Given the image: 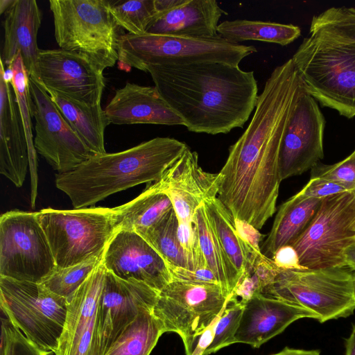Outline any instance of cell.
<instances>
[{
	"label": "cell",
	"mask_w": 355,
	"mask_h": 355,
	"mask_svg": "<svg viewBox=\"0 0 355 355\" xmlns=\"http://www.w3.org/2000/svg\"><path fill=\"white\" fill-rule=\"evenodd\" d=\"M110 123L184 125L155 86L126 83L105 108Z\"/></svg>",
	"instance_id": "obj_22"
},
{
	"label": "cell",
	"mask_w": 355,
	"mask_h": 355,
	"mask_svg": "<svg viewBox=\"0 0 355 355\" xmlns=\"http://www.w3.org/2000/svg\"><path fill=\"white\" fill-rule=\"evenodd\" d=\"M106 0H50L60 49L83 55L103 71L118 62L121 35Z\"/></svg>",
	"instance_id": "obj_6"
},
{
	"label": "cell",
	"mask_w": 355,
	"mask_h": 355,
	"mask_svg": "<svg viewBox=\"0 0 355 355\" xmlns=\"http://www.w3.org/2000/svg\"><path fill=\"white\" fill-rule=\"evenodd\" d=\"M345 355H355V323L350 335L345 340Z\"/></svg>",
	"instance_id": "obj_48"
},
{
	"label": "cell",
	"mask_w": 355,
	"mask_h": 355,
	"mask_svg": "<svg viewBox=\"0 0 355 355\" xmlns=\"http://www.w3.org/2000/svg\"><path fill=\"white\" fill-rule=\"evenodd\" d=\"M184 0H155L158 15L170 10L182 4Z\"/></svg>",
	"instance_id": "obj_46"
},
{
	"label": "cell",
	"mask_w": 355,
	"mask_h": 355,
	"mask_svg": "<svg viewBox=\"0 0 355 355\" xmlns=\"http://www.w3.org/2000/svg\"><path fill=\"white\" fill-rule=\"evenodd\" d=\"M355 243V193L324 198L311 222L290 245L307 270L343 267L345 250Z\"/></svg>",
	"instance_id": "obj_11"
},
{
	"label": "cell",
	"mask_w": 355,
	"mask_h": 355,
	"mask_svg": "<svg viewBox=\"0 0 355 355\" xmlns=\"http://www.w3.org/2000/svg\"><path fill=\"white\" fill-rule=\"evenodd\" d=\"M146 72L187 130L196 133L243 128L259 96L254 72L225 62L153 66Z\"/></svg>",
	"instance_id": "obj_2"
},
{
	"label": "cell",
	"mask_w": 355,
	"mask_h": 355,
	"mask_svg": "<svg viewBox=\"0 0 355 355\" xmlns=\"http://www.w3.org/2000/svg\"><path fill=\"white\" fill-rule=\"evenodd\" d=\"M105 271L101 261L69 301L55 355H100L97 310Z\"/></svg>",
	"instance_id": "obj_18"
},
{
	"label": "cell",
	"mask_w": 355,
	"mask_h": 355,
	"mask_svg": "<svg viewBox=\"0 0 355 355\" xmlns=\"http://www.w3.org/2000/svg\"><path fill=\"white\" fill-rule=\"evenodd\" d=\"M217 33L233 44L248 40L261 41L286 46L301 34L293 24L247 19L225 20L217 27Z\"/></svg>",
	"instance_id": "obj_30"
},
{
	"label": "cell",
	"mask_w": 355,
	"mask_h": 355,
	"mask_svg": "<svg viewBox=\"0 0 355 355\" xmlns=\"http://www.w3.org/2000/svg\"><path fill=\"white\" fill-rule=\"evenodd\" d=\"M0 63V173L21 187L30 168L29 149L12 71L1 60Z\"/></svg>",
	"instance_id": "obj_20"
},
{
	"label": "cell",
	"mask_w": 355,
	"mask_h": 355,
	"mask_svg": "<svg viewBox=\"0 0 355 355\" xmlns=\"http://www.w3.org/2000/svg\"><path fill=\"white\" fill-rule=\"evenodd\" d=\"M245 303L235 299H229L216 325L212 343L205 350L204 355H210L220 349L236 343L238 331Z\"/></svg>",
	"instance_id": "obj_37"
},
{
	"label": "cell",
	"mask_w": 355,
	"mask_h": 355,
	"mask_svg": "<svg viewBox=\"0 0 355 355\" xmlns=\"http://www.w3.org/2000/svg\"><path fill=\"white\" fill-rule=\"evenodd\" d=\"M57 266L37 212L9 211L0 217V277L42 283Z\"/></svg>",
	"instance_id": "obj_12"
},
{
	"label": "cell",
	"mask_w": 355,
	"mask_h": 355,
	"mask_svg": "<svg viewBox=\"0 0 355 355\" xmlns=\"http://www.w3.org/2000/svg\"><path fill=\"white\" fill-rule=\"evenodd\" d=\"M102 262L116 277L144 283L159 292L172 281L164 259L133 231L117 230L105 248Z\"/></svg>",
	"instance_id": "obj_17"
},
{
	"label": "cell",
	"mask_w": 355,
	"mask_h": 355,
	"mask_svg": "<svg viewBox=\"0 0 355 355\" xmlns=\"http://www.w3.org/2000/svg\"><path fill=\"white\" fill-rule=\"evenodd\" d=\"M69 301L42 283L0 277V307L12 323L38 347L55 353Z\"/></svg>",
	"instance_id": "obj_9"
},
{
	"label": "cell",
	"mask_w": 355,
	"mask_h": 355,
	"mask_svg": "<svg viewBox=\"0 0 355 355\" xmlns=\"http://www.w3.org/2000/svg\"><path fill=\"white\" fill-rule=\"evenodd\" d=\"M291 59L309 95L342 116H355V44H336L309 35Z\"/></svg>",
	"instance_id": "obj_5"
},
{
	"label": "cell",
	"mask_w": 355,
	"mask_h": 355,
	"mask_svg": "<svg viewBox=\"0 0 355 355\" xmlns=\"http://www.w3.org/2000/svg\"><path fill=\"white\" fill-rule=\"evenodd\" d=\"M263 294L302 307L323 323L353 314L354 272L347 266L281 270Z\"/></svg>",
	"instance_id": "obj_7"
},
{
	"label": "cell",
	"mask_w": 355,
	"mask_h": 355,
	"mask_svg": "<svg viewBox=\"0 0 355 355\" xmlns=\"http://www.w3.org/2000/svg\"><path fill=\"white\" fill-rule=\"evenodd\" d=\"M172 208L168 195L155 182L132 200L112 208L116 231L129 230L141 235Z\"/></svg>",
	"instance_id": "obj_27"
},
{
	"label": "cell",
	"mask_w": 355,
	"mask_h": 355,
	"mask_svg": "<svg viewBox=\"0 0 355 355\" xmlns=\"http://www.w3.org/2000/svg\"><path fill=\"white\" fill-rule=\"evenodd\" d=\"M310 36L336 44H355V8L332 7L311 20Z\"/></svg>",
	"instance_id": "obj_33"
},
{
	"label": "cell",
	"mask_w": 355,
	"mask_h": 355,
	"mask_svg": "<svg viewBox=\"0 0 355 355\" xmlns=\"http://www.w3.org/2000/svg\"><path fill=\"white\" fill-rule=\"evenodd\" d=\"M193 223L207 266L216 276L220 287L230 297L240 281L241 275L225 253L209 220L204 202L197 208Z\"/></svg>",
	"instance_id": "obj_28"
},
{
	"label": "cell",
	"mask_w": 355,
	"mask_h": 355,
	"mask_svg": "<svg viewBox=\"0 0 355 355\" xmlns=\"http://www.w3.org/2000/svg\"><path fill=\"white\" fill-rule=\"evenodd\" d=\"M311 178L335 182L347 191L355 193V150L343 160L331 165L317 164L311 168Z\"/></svg>",
	"instance_id": "obj_39"
},
{
	"label": "cell",
	"mask_w": 355,
	"mask_h": 355,
	"mask_svg": "<svg viewBox=\"0 0 355 355\" xmlns=\"http://www.w3.org/2000/svg\"><path fill=\"white\" fill-rule=\"evenodd\" d=\"M272 260L281 270L305 269L300 265L296 251L289 245L277 250L272 256Z\"/></svg>",
	"instance_id": "obj_43"
},
{
	"label": "cell",
	"mask_w": 355,
	"mask_h": 355,
	"mask_svg": "<svg viewBox=\"0 0 355 355\" xmlns=\"http://www.w3.org/2000/svg\"><path fill=\"white\" fill-rule=\"evenodd\" d=\"M14 2L15 0H0V13H5Z\"/></svg>",
	"instance_id": "obj_49"
},
{
	"label": "cell",
	"mask_w": 355,
	"mask_h": 355,
	"mask_svg": "<svg viewBox=\"0 0 355 355\" xmlns=\"http://www.w3.org/2000/svg\"><path fill=\"white\" fill-rule=\"evenodd\" d=\"M236 227L241 239L248 248L257 257L261 256V248L259 242L262 235L259 230L245 220L235 219Z\"/></svg>",
	"instance_id": "obj_42"
},
{
	"label": "cell",
	"mask_w": 355,
	"mask_h": 355,
	"mask_svg": "<svg viewBox=\"0 0 355 355\" xmlns=\"http://www.w3.org/2000/svg\"><path fill=\"white\" fill-rule=\"evenodd\" d=\"M322 200L298 192L282 204L262 245V253L272 256L279 248L291 245L309 226Z\"/></svg>",
	"instance_id": "obj_25"
},
{
	"label": "cell",
	"mask_w": 355,
	"mask_h": 355,
	"mask_svg": "<svg viewBox=\"0 0 355 355\" xmlns=\"http://www.w3.org/2000/svg\"><path fill=\"white\" fill-rule=\"evenodd\" d=\"M204 203L219 241L241 278L251 272L259 257L241 239L236 227L235 218L217 197L207 199Z\"/></svg>",
	"instance_id": "obj_29"
},
{
	"label": "cell",
	"mask_w": 355,
	"mask_h": 355,
	"mask_svg": "<svg viewBox=\"0 0 355 355\" xmlns=\"http://www.w3.org/2000/svg\"><path fill=\"white\" fill-rule=\"evenodd\" d=\"M302 86L294 64L277 67L259 95L252 118L229 148L218 175L217 198L235 219L260 230L276 211L282 181L279 153Z\"/></svg>",
	"instance_id": "obj_1"
},
{
	"label": "cell",
	"mask_w": 355,
	"mask_h": 355,
	"mask_svg": "<svg viewBox=\"0 0 355 355\" xmlns=\"http://www.w3.org/2000/svg\"><path fill=\"white\" fill-rule=\"evenodd\" d=\"M166 265L171 273L172 281L179 280L220 286L216 276L209 268L191 270L169 263H166Z\"/></svg>",
	"instance_id": "obj_41"
},
{
	"label": "cell",
	"mask_w": 355,
	"mask_h": 355,
	"mask_svg": "<svg viewBox=\"0 0 355 355\" xmlns=\"http://www.w3.org/2000/svg\"><path fill=\"white\" fill-rule=\"evenodd\" d=\"M29 90L31 112L35 120L36 152L59 173L72 171L94 155L32 75L29 76Z\"/></svg>",
	"instance_id": "obj_13"
},
{
	"label": "cell",
	"mask_w": 355,
	"mask_h": 355,
	"mask_svg": "<svg viewBox=\"0 0 355 355\" xmlns=\"http://www.w3.org/2000/svg\"><path fill=\"white\" fill-rule=\"evenodd\" d=\"M103 256V254L94 257L78 264L67 268L57 267L42 284L54 294L69 301L76 291L101 262Z\"/></svg>",
	"instance_id": "obj_35"
},
{
	"label": "cell",
	"mask_w": 355,
	"mask_h": 355,
	"mask_svg": "<svg viewBox=\"0 0 355 355\" xmlns=\"http://www.w3.org/2000/svg\"><path fill=\"white\" fill-rule=\"evenodd\" d=\"M159 293L144 283L121 279L106 270L97 310L100 355H105L141 309H153Z\"/></svg>",
	"instance_id": "obj_16"
},
{
	"label": "cell",
	"mask_w": 355,
	"mask_h": 355,
	"mask_svg": "<svg viewBox=\"0 0 355 355\" xmlns=\"http://www.w3.org/2000/svg\"><path fill=\"white\" fill-rule=\"evenodd\" d=\"M188 146L176 139L155 137L123 151L97 154L76 168L55 175V186L75 209L95 205L115 193L159 181Z\"/></svg>",
	"instance_id": "obj_3"
},
{
	"label": "cell",
	"mask_w": 355,
	"mask_h": 355,
	"mask_svg": "<svg viewBox=\"0 0 355 355\" xmlns=\"http://www.w3.org/2000/svg\"><path fill=\"white\" fill-rule=\"evenodd\" d=\"M344 261L345 266L355 272V243L345 250Z\"/></svg>",
	"instance_id": "obj_47"
},
{
	"label": "cell",
	"mask_w": 355,
	"mask_h": 355,
	"mask_svg": "<svg viewBox=\"0 0 355 355\" xmlns=\"http://www.w3.org/2000/svg\"><path fill=\"white\" fill-rule=\"evenodd\" d=\"M37 216L58 268L72 266L103 254L116 232L112 208H46Z\"/></svg>",
	"instance_id": "obj_8"
},
{
	"label": "cell",
	"mask_w": 355,
	"mask_h": 355,
	"mask_svg": "<svg viewBox=\"0 0 355 355\" xmlns=\"http://www.w3.org/2000/svg\"><path fill=\"white\" fill-rule=\"evenodd\" d=\"M345 191H347L335 182L321 178H310L308 183L299 192L306 197L324 199Z\"/></svg>",
	"instance_id": "obj_40"
},
{
	"label": "cell",
	"mask_w": 355,
	"mask_h": 355,
	"mask_svg": "<svg viewBox=\"0 0 355 355\" xmlns=\"http://www.w3.org/2000/svg\"><path fill=\"white\" fill-rule=\"evenodd\" d=\"M324 126L325 120L317 101L302 85L282 141V180L301 175L323 158Z\"/></svg>",
	"instance_id": "obj_15"
},
{
	"label": "cell",
	"mask_w": 355,
	"mask_h": 355,
	"mask_svg": "<svg viewBox=\"0 0 355 355\" xmlns=\"http://www.w3.org/2000/svg\"><path fill=\"white\" fill-rule=\"evenodd\" d=\"M103 72L87 58L58 49L40 51L32 76L46 89L94 105L101 103Z\"/></svg>",
	"instance_id": "obj_14"
},
{
	"label": "cell",
	"mask_w": 355,
	"mask_h": 355,
	"mask_svg": "<svg viewBox=\"0 0 355 355\" xmlns=\"http://www.w3.org/2000/svg\"><path fill=\"white\" fill-rule=\"evenodd\" d=\"M270 355H321V353L318 349L307 350L286 347L280 352Z\"/></svg>",
	"instance_id": "obj_45"
},
{
	"label": "cell",
	"mask_w": 355,
	"mask_h": 355,
	"mask_svg": "<svg viewBox=\"0 0 355 355\" xmlns=\"http://www.w3.org/2000/svg\"><path fill=\"white\" fill-rule=\"evenodd\" d=\"M110 10L116 24L132 35L146 33L158 15L155 0L110 1Z\"/></svg>",
	"instance_id": "obj_34"
},
{
	"label": "cell",
	"mask_w": 355,
	"mask_h": 355,
	"mask_svg": "<svg viewBox=\"0 0 355 355\" xmlns=\"http://www.w3.org/2000/svg\"><path fill=\"white\" fill-rule=\"evenodd\" d=\"M153 309H141L105 355H150L159 338L164 334Z\"/></svg>",
	"instance_id": "obj_31"
},
{
	"label": "cell",
	"mask_w": 355,
	"mask_h": 355,
	"mask_svg": "<svg viewBox=\"0 0 355 355\" xmlns=\"http://www.w3.org/2000/svg\"><path fill=\"white\" fill-rule=\"evenodd\" d=\"M169 197L178 223H193L197 208L218 196V175L205 171L189 147L157 182Z\"/></svg>",
	"instance_id": "obj_19"
},
{
	"label": "cell",
	"mask_w": 355,
	"mask_h": 355,
	"mask_svg": "<svg viewBox=\"0 0 355 355\" xmlns=\"http://www.w3.org/2000/svg\"><path fill=\"white\" fill-rule=\"evenodd\" d=\"M225 12L215 0H184L177 7L159 14L146 30L158 35L214 37Z\"/></svg>",
	"instance_id": "obj_24"
},
{
	"label": "cell",
	"mask_w": 355,
	"mask_h": 355,
	"mask_svg": "<svg viewBox=\"0 0 355 355\" xmlns=\"http://www.w3.org/2000/svg\"><path fill=\"white\" fill-rule=\"evenodd\" d=\"M45 90L87 148L94 155L105 153V130L110 122L101 104L87 105L55 91Z\"/></svg>",
	"instance_id": "obj_26"
},
{
	"label": "cell",
	"mask_w": 355,
	"mask_h": 355,
	"mask_svg": "<svg viewBox=\"0 0 355 355\" xmlns=\"http://www.w3.org/2000/svg\"><path fill=\"white\" fill-rule=\"evenodd\" d=\"M1 355H55L52 351L44 350L16 327L1 310Z\"/></svg>",
	"instance_id": "obj_38"
},
{
	"label": "cell",
	"mask_w": 355,
	"mask_h": 355,
	"mask_svg": "<svg viewBox=\"0 0 355 355\" xmlns=\"http://www.w3.org/2000/svg\"><path fill=\"white\" fill-rule=\"evenodd\" d=\"M230 297L220 286L173 280L159 293L153 313L164 333L177 334L191 355L201 334L221 313Z\"/></svg>",
	"instance_id": "obj_10"
},
{
	"label": "cell",
	"mask_w": 355,
	"mask_h": 355,
	"mask_svg": "<svg viewBox=\"0 0 355 355\" xmlns=\"http://www.w3.org/2000/svg\"><path fill=\"white\" fill-rule=\"evenodd\" d=\"M254 46L233 44L220 36L192 37L146 33L121 35L118 44V66L146 71L153 66L182 65L220 62L239 66L245 58L256 53Z\"/></svg>",
	"instance_id": "obj_4"
},
{
	"label": "cell",
	"mask_w": 355,
	"mask_h": 355,
	"mask_svg": "<svg viewBox=\"0 0 355 355\" xmlns=\"http://www.w3.org/2000/svg\"><path fill=\"white\" fill-rule=\"evenodd\" d=\"M4 42L0 60L4 66L10 64L20 53L25 69L33 73L38 58L37 36L42 15L35 0H15L5 12Z\"/></svg>",
	"instance_id": "obj_23"
},
{
	"label": "cell",
	"mask_w": 355,
	"mask_h": 355,
	"mask_svg": "<svg viewBox=\"0 0 355 355\" xmlns=\"http://www.w3.org/2000/svg\"><path fill=\"white\" fill-rule=\"evenodd\" d=\"M354 288H355V272H354Z\"/></svg>",
	"instance_id": "obj_50"
},
{
	"label": "cell",
	"mask_w": 355,
	"mask_h": 355,
	"mask_svg": "<svg viewBox=\"0 0 355 355\" xmlns=\"http://www.w3.org/2000/svg\"><path fill=\"white\" fill-rule=\"evenodd\" d=\"M304 318L316 320L314 313L302 307L264 294L257 295L245 303L236 343L259 348L291 324Z\"/></svg>",
	"instance_id": "obj_21"
},
{
	"label": "cell",
	"mask_w": 355,
	"mask_h": 355,
	"mask_svg": "<svg viewBox=\"0 0 355 355\" xmlns=\"http://www.w3.org/2000/svg\"><path fill=\"white\" fill-rule=\"evenodd\" d=\"M7 67L10 68L12 71L11 84L24 125L29 149L30 168H35L36 166V150L34 146L31 123L29 76L24 65L20 53L17 55Z\"/></svg>",
	"instance_id": "obj_36"
},
{
	"label": "cell",
	"mask_w": 355,
	"mask_h": 355,
	"mask_svg": "<svg viewBox=\"0 0 355 355\" xmlns=\"http://www.w3.org/2000/svg\"><path fill=\"white\" fill-rule=\"evenodd\" d=\"M178 219L172 208L141 236L158 252L166 263L191 270L189 258L178 238Z\"/></svg>",
	"instance_id": "obj_32"
},
{
	"label": "cell",
	"mask_w": 355,
	"mask_h": 355,
	"mask_svg": "<svg viewBox=\"0 0 355 355\" xmlns=\"http://www.w3.org/2000/svg\"><path fill=\"white\" fill-rule=\"evenodd\" d=\"M220 314L201 334L191 355H204L205 350L214 340L216 325Z\"/></svg>",
	"instance_id": "obj_44"
}]
</instances>
